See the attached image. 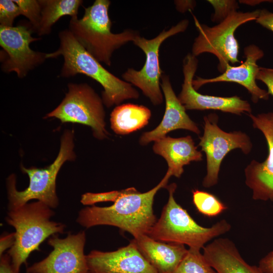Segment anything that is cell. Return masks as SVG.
<instances>
[{"instance_id": "7", "label": "cell", "mask_w": 273, "mask_h": 273, "mask_svg": "<svg viewBox=\"0 0 273 273\" xmlns=\"http://www.w3.org/2000/svg\"><path fill=\"white\" fill-rule=\"evenodd\" d=\"M260 10L248 12L236 11L218 24L208 26L201 24L193 15L199 34L192 46V54L197 56L205 53L215 56L217 69L225 71L228 65L242 62L238 59L239 45L235 36L237 29L249 21L256 20Z\"/></svg>"}, {"instance_id": "26", "label": "cell", "mask_w": 273, "mask_h": 273, "mask_svg": "<svg viewBox=\"0 0 273 273\" xmlns=\"http://www.w3.org/2000/svg\"><path fill=\"white\" fill-rule=\"evenodd\" d=\"M214 9L211 17L213 22L220 23L233 12L237 11L238 3L234 0H208Z\"/></svg>"}, {"instance_id": "33", "label": "cell", "mask_w": 273, "mask_h": 273, "mask_svg": "<svg viewBox=\"0 0 273 273\" xmlns=\"http://www.w3.org/2000/svg\"><path fill=\"white\" fill-rule=\"evenodd\" d=\"M175 4L177 10L181 12H185L195 6L193 1H176Z\"/></svg>"}, {"instance_id": "14", "label": "cell", "mask_w": 273, "mask_h": 273, "mask_svg": "<svg viewBox=\"0 0 273 273\" xmlns=\"http://www.w3.org/2000/svg\"><path fill=\"white\" fill-rule=\"evenodd\" d=\"M254 128L264 135L268 147L265 161H251L245 169V184L252 191L255 200L273 201V111L253 115L247 114Z\"/></svg>"}, {"instance_id": "2", "label": "cell", "mask_w": 273, "mask_h": 273, "mask_svg": "<svg viewBox=\"0 0 273 273\" xmlns=\"http://www.w3.org/2000/svg\"><path fill=\"white\" fill-rule=\"evenodd\" d=\"M59 37L60 43L58 49L46 54V58L63 57L60 76L69 77L82 74L94 79L103 88L102 99L108 108L119 105L126 100L139 98V92L131 84L106 69L80 44L69 29L60 31Z\"/></svg>"}, {"instance_id": "23", "label": "cell", "mask_w": 273, "mask_h": 273, "mask_svg": "<svg viewBox=\"0 0 273 273\" xmlns=\"http://www.w3.org/2000/svg\"><path fill=\"white\" fill-rule=\"evenodd\" d=\"M192 195L193 202L197 210L206 216L215 217L227 209L226 206L211 193L194 190L192 191Z\"/></svg>"}, {"instance_id": "18", "label": "cell", "mask_w": 273, "mask_h": 273, "mask_svg": "<svg viewBox=\"0 0 273 273\" xmlns=\"http://www.w3.org/2000/svg\"><path fill=\"white\" fill-rule=\"evenodd\" d=\"M132 241L157 273H173L188 251L184 244L156 241L146 235Z\"/></svg>"}, {"instance_id": "9", "label": "cell", "mask_w": 273, "mask_h": 273, "mask_svg": "<svg viewBox=\"0 0 273 273\" xmlns=\"http://www.w3.org/2000/svg\"><path fill=\"white\" fill-rule=\"evenodd\" d=\"M189 24L187 19H184L169 29L163 30L153 38L148 39L139 34L133 41L145 54L146 61L141 70L128 68L122 77L125 81L139 88L154 105H160L163 101L160 81L163 72L159 61L160 46L168 37L184 32Z\"/></svg>"}, {"instance_id": "17", "label": "cell", "mask_w": 273, "mask_h": 273, "mask_svg": "<svg viewBox=\"0 0 273 273\" xmlns=\"http://www.w3.org/2000/svg\"><path fill=\"white\" fill-rule=\"evenodd\" d=\"M161 80L160 86L165 101V112L161 122L155 128L142 134L139 143L142 146L163 138L176 129L188 130L198 135L200 133L198 126L190 118L175 94L169 76L163 74Z\"/></svg>"}, {"instance_id": "27", "label": "cell", "mask_w": 273, "mask_h": 273, "mask_svg": "<svg viewBox=\"0 0 273 273\" xmlns=\"http://www.w3.org/2000/svg\"><path fill=\"white\" fill-rule=\"evenodd\" d=\"M20 15L19 8L13 0L0 1L1 26L13 27L14 20Z\"/></svg>"}, {"instance_id": "12", "label": "cell", "mask_w": 273, "mask_h": 273, "mask_svg": "<svg viewBox=\"0 0 273 273\" xmlns=\"http://www.w3.org/2000/svg\"><path fill=\"white\" fill-rule=\"evenodd\" d=\"M33 32L31 26H0V45L6 54L1 58L3 71L15 72L23 78L47 59L46 53L30 49V44L40 38L33 37Z\"/></svg>"}, {"instance_id": "22", "label": "cell", "mask_w": 273, "mask_h": 273, "mask_svg": "<svg viewBox=\"0 0 273 273\" xmlns=\"http://www.w3.org/2000/svg\"><path fill=\"white\" fill-rule=\"evenodd\" d=\"M41 5V19L36 33L38 35L49 34L53 25L62 17L77 18L81 0H40Z\"/></svg>"}, {"instance_id": "25", "label": "cell", "mask_w": 273, "mask_h": 273, "mask_svg": "<svg viewBox=\"0 0 273 273\" xmlns=\"http://www.w3.org/2000/svg\"><path fill=\"white\" fill-rule=\"evenodd\" d=\"M18 6L21 15L29 20L33 32H36L41 19V5L40 1L13 0Z\"/></svg>"}, {"instance_id": "8", "label": "cell", "mask_w": 273, "mask_h": 273, "mask_svg": "<svg viewBox=\"0 0 273 273\" xmlns=\"http://www.w3.org/2000/svg\"><path fill=\"white\" fill-rule=\"evenodd\" d=\"M68 92L61 103L44 118L54 117L62 123L71 122L91 127L99 140L107 139L105 111L102 99L88 84L69 83Z\"/></svg>"}, {"instance_id": "31", "label": "cell", "mask_w": 273, "mask_h": 273, "mask_svg": "<svg viewBox=\"0 0 273 273\" xmlns=\"http://www.w3.org/2000/svg\"><path fill=\"white\" fill-rule=\"evenodd\" d=\"M15 233L3 235L0 239V256L8 248H11L15 242Z\"/></svg>"}, {"instance_id": "1", "label": "cell", "mask_w": 273, "mask_h": 273, "mask_svg": "<svg viewBox=\"0 0 273 273\" xmlns=\"http://www.w3.org/2000/svg\"><path fill=\"white\" fill-rule=\"evenodd\" d=\"M171 175L166 172L160 183L145 193L131 187L120 190L113 204L108 207L95 205L81 209L76 222L85 228L99 225H111L128 232L136 238L147 235L156 221L153 202L157 192L167 186Z\"/></svg>"}, {"instance_id": "21", "label": "cell", "mask_w": 273, "mask_h": 273, "mask_svg": "<svg viewBox=\"0 0 273 273\" xmlns=\"http://www.w3.org/2000/svg\"><path fill=\"white\" fill-rule=\"evenodd\" d=\"M151 116L146 106L130 103L117 106L110 114L111 128L116 134L125 135L147 125Z\"/></svg>"}, {"instance_id": "13", "label": "cell", "mask_w": 273, "mask_h": 273, "mask_svg": "<svg viewBox=\"0 0 273 273\" xmlns=\"http://www.w3.org/2000/svg\"><path fill=\"white\" fill-rule=\"evenodd\" d=\"M198 65L196 57L189 53L184 59V82L177 98L186 110H214L236 115L251 113L250 103L235 96L222 97L198 93L193 87V80Z\"/></svg>"}, {"instance_id": "3", "label": "cell", "mask_w": 273, "mask_h": 273, "mask_svg": "<svg viewBox=\"0 0 273 273\" xmlns=\"http://www.w3.org/2000/svg\"><path fill=\"white\" fill-rule=\"evenodd\" d=\"M54 215L51 208L39 201L9 210L6 220L15 229L14 245L7 252L14 273H19L30 253L40 251L47 238L64 232L65 224L51 220Z\"/></svg>"}, {"instance_id": "10", "label": "cell", "mask_w": 273, "mask_h": 273, "mask_svg": "<svg viewBox=\"0 0 273 273\" xmlns=\"http://www.w3.org/2000/svg\"><path fill=\"white\" fill-rule=\"evenodd\" d=\"M217 121L218 116L215 114L204 117V133L199 143L206 156L207 173L202 185L207 188L217 184L221 162L231 151L240 149L248 154L252 148L250 138L246 133L240 131L225 132L217 125Z\"/></svg>"}, {"instance_id": "34", "label": "cell", "mask_w": 273, "mask_h": 273, "mask_svg": "<svg viewBox=\"0 0 273 273\" xmlns=\"http://www.w3.org/2000/svg\"><path fill=\"white\" fill-rule=\"evenodd\" d=\"M240 3H243L245 4H247L248 5H250L251 6H254L255 5H257L260 3H264V2H269V3H273V1L271 0H247V1H239Z\"/></svg>"}, {"instance_id": "24", "label": "cell", "mask_w": 273, "mask_h": 273, "mask_svg": "<svg viewBox=\"0 0 273 273\" xmlns=\"http://www.w3.org/2000/svg\"><path fill=\"white\" fill-rule=\"evenodd\" d=\"M173 273H218L206 260L200 250L189 248Z\"/></svg>"}, {"instance_id": "15", "label": "cell", "mask_w": 273, "mask_h": 273, "mask_svg": "<svg viewBox=\"0 0 273 273\" xmlns=\"http://www.w3.org/2000/svg\"><path fill=\"white\" fill-rule=\"evenodd\" d=\"M245 61L241 65L235 66L228 65L224 72L221 75L211 78L197 77L193 79V85L198 90L204 84L219 82H230L239 84L247 89L254 103L259 100H267L269 94L267 90L260 88L257 84L256 76L259 67L257 62L264 56V52L255 44H250L244 49Z\"/></svg>"}, {"instance_id": "28", "label": "cell", "mask_w": 273, "mask_h": 273, "mask_svg": "<svg viewBox=\"0 0 273 273\" xmlns=\"http://www.w3.org/2000/svg\"><path fill=\"white\" fill-rule=\"evenodd\" d=\"M256 80L264 83L268 94L273 96V68L259 67Z\"/></svg>"}, {"instance_id": "20", "label": "cell", "mask_w": 273, "mask_h": 273, "mask_svg": "<svg viewBox=\"0 0 273 273\" xmlns=\"http://www.w3.org/2000/svg\"><path fill=\"white\" fill-rule=\"evenodd\" d=\"M203 250L206 260L218 273H263L258 266L246 262L228 238L215 239Z\"/></svg>"}, {"instance_id": "32", "label": "cell", "mask_w": 273, "mask_h": 273, "mask_svg": "<svg viewBox=\"0 0 273 273\" xmlns=\"http://www.w3.org/2000/svg\"><path fill=\"white\" fill-rule=\"evenodd\" d=\"M0 256V273H14L12 268L11 258L8 254H3Z\"/></svg>"}, {"instance_id": "5", "label": "cell", "mask_w": 273, "mask_h": 273, "mask_svg": "<svg viewBox=\"0 0 273 273\" xmlns=\"http://www.w3.org/2000/svg\"><path fill=\"white\" fill-rule=\"evenodd\" d=\"M111 2L96 0L85 8L82 18H71L69 30L83 48L100 62L110 66L113 53L132 41L139 35L137 31L127 29L119 33L111 31L112 22L109 16Z\"/></svg>"}, {"instance_id": "11", "label": "cell", "mask_w": 273, "mask_h": 273, "mask_svg": "<svg viewBox=\"0 0 273 273\" xmlns=\"http://www.w3.org/2000/svg\"><path fill=\"white\" fill-rule=\"evenodd\" d=\"M84 231L69 233L64 238L58 234L51 236L48 244L53 249L47 257L26 268V273H89L86 255Z\"/></svg>"}, {"instance_id": "30", "label": "cell", "mask_w": 273, "mask_h": 273, "mask_svg": "<svg viewBox=\"0 0 273 273\" xmlns=\"http://www.w3.org/2000/svg\"><path fill=\"white\" fill-rule=\"evenodd\" d=\"M258 266L263 273H273V251L260 260Z\"/></svg>"}, {"instance_id": "19", "label": "cell", "mask_w": 273, "mask_h": 273, "mask_svg": "<svg viewBox=\"0 0 273 273\" xmlns=\"http://www.w3.org/2000/svg\"><path fill=\"white\" fill-rule=\"evenodd\" d=\"M153 151L166 160L167 172L177 178L183 173L184 166L203 160L202 153L197 150L190 135L178 138L166 136L154 142Z\"/></svg>"}, {"instance_id": "6", "label": "cell", "mask_w": 273, "mask_h": 273, "mask_svg": "<svg viewBox=\"0 0 273 273\" xmlns=\"http://www.w3.org/2000/svg\"><path fill=\"white\" fill-rule=\"evenodd\" d=\"M73 131H64L61 136L58 156L54 162L47 167L26 168L21 165L22 171L27 174L29 178V185L24 190L19 191L17 190L14 174H12L7 178L9 210L20 207L33 199L44 203L52 209L58 207L59 199L56 193V178L63 164L67 161H73L75 159L76 155L73 151Z\"/></svg>"}, {"instance_id": "4", "label": "cell", "mask_w": 273, "mask_h": 273, "mask_svg": "<svg viewBox=\"0 0 273 273\" xmlns=\"http://www.w3.org/2000/svg\"><path fill=\"white\" fill-rule=\"evenodd\" d=\"M175 183L167 185L168 200L160 218L147 234L150 238L165 243L186 245L189 248L201 250L205 244L229 231L231 225L225 219L206 228L198 224L187 211L175 201Z\"/></svg>"}, {"instance_id": "29", "label": "cell", "mask_w": 273, "mask_h": 273, "mask_svg": "<svg viewBox=\"0 0 273 273\" xmlns=\"http://www.w3.org/2000/svg\"><path fill=\"white\" fill-rule=\"evenodd\" d=\"M256 23L273 32V13L266 9L260 10Z\"/></svg>"}, {"instance_id": "16", "label": "cell", "mask_w": 273, "mask_h": 273, "mask_svg": "<svg viewBox=\"0 0 273 273\" xmlns=\"http://www.w3.org/2000/svg\"><path fill=\"white\" fill-rule=\"evenodd\" d=\"M86 258L89 273H157L132 240L115 251L92 250Z\"/></svg>"}]
</instances>
